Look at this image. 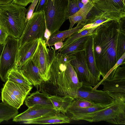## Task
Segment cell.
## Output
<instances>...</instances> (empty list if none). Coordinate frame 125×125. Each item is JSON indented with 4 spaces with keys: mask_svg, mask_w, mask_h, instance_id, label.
I'll return each instance as SVG.
<instances>
[{
    "mask_svg": "<svg viewBox=\"0 0 125 125\" xmlns=\"http://www.w3.org/2000/svg\"><path fill=\"white\" fill-rule=\"evenodd\" d=\"M119 31V21L112 20L99 26L92 34L95 62L103 79L118 61L116 47Z\"/></svg>",
    "mask_w": 125,
    "mask_h": 125,
    "instance_id": "obj_1",
    "label": "cell"
},
{
    "mask_svg": "<svg viewBox=\"0 0 125 125\" xmlns=\"http://www.w3.org/2000/svg\"><path fill=\"white\" fill-rule=\"evenodd\" d=\"M57 53L49 63V80L45 82L52 86L51 95L53 92V95H68L74 99L83 83L79 81L69 62L64 63L62 55L60 52Z\"/></svg>",
    "mask_w": 125,
    "mask_h": 125,
    "instance_id": "obj_2",
    "label": "cell"
},
{
    "mask_svg": "<svg viewBox=\"0 0 125 125\" xmlns=\"http://www.w3.org/2000/svg\"><path fill=\"white\" fill-rule=\"evenodd\" d=\"M26 9L10 2L0 5V26L9 36L19 39L24 29Z\"/></svg>",
    "mask_w": 125,
    "mask_h": 125,
    "instance_id": "obj_3",
    "label": "cell"
},
{
    "mask_svg": "<svg viewBox=\"0 0 125 125\" xmlns=\"http://www.w3.org/2000/svg\"><path fill=\"white\" fill-rule=\"evenodd\" d=\"M68 0H47L43 11L46 29L51 35L59 30L68 18L67 16Z\"/></svg>",
    "mask_w": 125,
    "mask_h": 125,
    "instance_id": "obj_4",
    "label": "cell"
},
{
    "mask_svg": "<svg viewBox=\"0 0 125 125\" xmlns=\"http://www.w3.org/2000/svg\"><path fill=\"white\" fill-rule=\"evenodd\" d=\"M32 86L20 84L8 80L1 89L2 102L17 109L23 104L32 88Z\"/></svg>",
    "mask_w": 125,
    "mask_h": 125,
    "instance_id": "obj_5",
    "label": "cell"
},
{
    "mask_svg": "<svg viewBox=\"0 0 125 125\" xmlns=\"http://www.w3.org/2000/svg\"><path fill=\"white\" fill-rule=\"evenodd\" d=\"M46 29L43 11L34 12L26 21L24 30L19 39V48L27 42L37 39L44 40Z\"/></svg>",
    "mask_w": 125,
    "mask_h": 125,
    "instance_id": "obj_6",
    "label": "cell"
},
{
    "mask_svg": "<svg viewBox=\"0 0 125 125\" xmlns=\"http://www.w3.org/2000/svg\"><path fill=\"white\" fill-rule=\"evenodd\" d=\"M19 42V39L9 36L3 45L0 57V78L5 83L9 72L15 67Z\"/></svg>",
    "mask_w": 125,
    "mask_h": 125,
    "instance_id": "obj_7",
    "label": "cell"
},
{
    "mask_svg": "<svg viewBox=\"0 0 125 125\" xmlns=\"http://www.w3.org/2000/svg\"><path fill=\"white\" fill-rule=\"evenodd\" d=\"M69 57V62L73 68L80 82L93 86L97 89L100 85L102 80L93 76L88 68L85 50L76 53Z\"/></svg>",
    "mask_w": 125,
    "mask_h": 125,
    "instance_id": "obj_8",
    "label": "cell"
},
{
    "mask_svg": "<svg viewBox=\"0 0 125 125\" xmlns=\"http://www.w3.org/2000/svg\"><path fill=\"white\" fill-rule=\"evenodd\" d=\"M105 121L115 124L125 125V103L114 100L109 107L94 113L90 122Z\"/></svg>",
    "mask_w": 125,
    "mask_h": 125,
    "instance_id": "obj_9",
    "label": "cell"
},
{
    "mask_svg": "<svg viewBox=\"0 0 125 125\" xmlns=\"http://www.w3.org/2000/svg\"><path fill=\"white\" fill-rule=\"evenodd\" d=\"M100 84L102 90L108 93L114 100L125 103V73L119 70H115L111 76L102 80Z\"/></svg>",
    "mask_w": 125,
    "mask_h": 125,
    "instance_id": "obj_10",
    "label": "cell"
},
{
    "mask_svg": "<svg viewBox=\"0 0 125 125\" xmlns=\"http://www.w3.org/2000/svg\"><path fill=\"white\" fill-rule=\"evenodd\" d=\"M77 97L83 98L96 105H109L114 101L107 92L94 89L91 86L83 84L78 92Z\"/></svg>",
    "mask_w": 125,
    "mask_h": 125,
    "instance_id": "obj_11",
    "label": "cell"
},
{
    "mask_svg": "<svg viewBox=\"0 0 125 125\" xmlns=\"http://www.w3.org/2000/svg\"><path fill=\"white\" fill-rule=\"evenodd\" d=\"M49 51L47 47L45 40L40 39L38 46L31 58L39 68L41 76L44 82L49 80Z\"/></svg>",
    "mask_w": 125,
    "mask_h": 125,
    "instance_id": "obj_12",
    "label": "cell"
},
{
    "mask_svg": "<svg viewBox=\"0 0 125 125\" xmlns=\"http://www.w3.org/2000/svg\"><path fill=\"white\" fill-rule=\"evenodd\" d=\"M60 113L54 108L35 105L28 108L23 112L13 118L14 122H24L34 120Z\"/></svg>",
    "mask_w": 125,
    "mask_h": 125,
    "instance_id": "obj_13",
    "label": "cell"
},
{
    "mask_svg": "<svg viewBox=\"0 0 125 125\" xmlns=\"http://www.w3.org/2000/svg\"><path fill=\"white\" fill-rule=\"evenodd\" d=\"M114 103L108 105H96L84 108H69L66 114L71 120H84L88 121L94 113L109 107Z\"/></svg>",
    "mask_w": 125,
    "mask_h": 125,
    "instance_id": "obj_14",
    "label": "cell"
},
{
    "mask_svg": "<svg viewBox=\"0 0 125 125\" xmlns=\"http://www.w3.org/2000/svg\"><path fill=\"white\" fill-rule=\"evenodd\" d=\"M40 39L27 42L19 48L14 68H21L29 60L31 59L38 46Z\"/></svg>",
    "mask_w": 125,
    "mask_h": 125,
    "instance_id": "obj_15",
    "label": "cell"
},
{
    "mask_svg": "<svg viewBox=\"0 0 125 125\" xmlns=\"http://www.w3.org/2000/svg\"><path fill=\"white\" fill-rule=\"evenodd\" d=\"M21 70L24 77L36 87L40 86L43 81L39 68L31 59L22 66Z\"/></svg>",
    "mask_w": 125,
    "mask_h": 125,
    "instance_id": "obj_16",
    "label": "cell"
},
{
    "mask_svg": "<svg viewBox=\"0 0 125 125\" xmlns=\"http://www.w3.org/2000/svg\"><path fill=\"white\" fill-rule=\"evenodd\" d=\"M92 1L94 6L110 15L116 21H118L125 17V11L117 8L111 0H94Z\"/></svg>",
    "mask_w": 125,
    "mask_h": 125,
    "instance_id": "obj_17",
    "label": "cell"
},
{
    "mask_svg": "<svg viewBox=\"0 0 125 125\" xmlns=\"http://www.w3.org/2000/svg\"><path fill=\"white\" fill-rule=\"evenodd\" d=\"M85 50L87 64L90 72L94 77L99 80H102L100 79L101 74L95 62L92 34L89 36L85 44Z\"/></svg>",
    "mask_w": 125,
    "mask_h": 125,
    "instance_id": "obj_18",
    "label": "cell"
},
{
    "mask_svg": "<svg viewBox=\"0 0 125 125\" xmlns=\"http://www.w3.org/2000/svg\"><path fill=\"white\" fill-rule=\"evenodd\" d=\"M71 120L67 115L60 113L52 115L23 122L26 124H45L69 123Z\"/></svg>",
    "mask_w": 125,
    "mask_h": 125,
    "instance_id": "obj_19",
    "label": "cell"
},
{
    "mask_svg": "<svg viewBox=\"0 0 125 125\" xmlns=\"http://www.w3.org/2000/svg\"><path fill=\"white\" fill-rule=\"evenodd\" d=\"M24 101L25 104L28 108L35 105H40L54 108L49 96L38 91L27 96Z\"/></svg>",
    "mask_w": 125,
    "mask_h": 125,
    "instance_id": "obj_20",
    "label": "cell"
},
{
    "mask_svg": "<svg viewBox=\"0 0 125 125\" xmlns=\"http://www.w3.org/2000/svg\"><path fill=\"white\" fill-rule=\"evenodd\" d=\"M89 36H86L80 38L66 46L61 48L58 52H59L63 56H69L84 50L85 44Z\"/></svg>",
    "mask_w": 125,
    "mask_h": 125,
    "instance_id": "obj_21",
    "label": "cell"
},
{
    "mask_svg": "<svg viewBox=\"0 0 125 125\" xmlns=\"http://www.w3.org/2000/svg\"><path fill=\"white\" fill-rule=\"evenodd\" d=\"M85 24L77 25L72 29L63 31H57L51 34L46 43L49 46L54 45L55 43L62 41L68 38L74 33L78 32L82 29Z\"/></svg>",
    "mask_w": 125,
    "mask_h": 125,
    "instance_id": "obj_22",
    "label": "cell"
},
{
    "mask_svg": "<svg viewBox=\"0 0 125 125\" xmlns=\"http://www.w3.org/2000/svg\"><path fill=\"white\" fill-rule=\"evenodd\" d=\"M94 5L93 2L89 1L84 7L80 9L75 13L69 17L70 22L69 29H72L75 23L77 24V25L85 24L87 15Z\"/></svg>",
    "mask_w": 125,
    "mask_h": 125,
    "instance_id": "obj_23",
    "label": "cell"
},
{
    "mask_svg": "<svg viewBox=\"0 0 125 125\" xmlns=\"http://www.w3.org/2000/svg\"><path fill=\"white\" fill-rule=\"evenodd\" d=\"M55 110L65 115L69 107L74 99L68 95L60 96L57 95L49 96Z\"/></svg>",
    "mask_w": 125,
    "mask_h": 125,
    "instance_id": "obj_24",
    "label": "cell"
},
{
    "mask_svg": "<svg viewBox=\"0 0 125 125\" xmlns=\"http://www.w3.org/2000/svg\"><path fill=\"white\" fill-rule=\"evenodd\" d=\"M18 109L2 102L0 103V123L8 121L18 115Z\"/></svg>",
    "mask_w": 125,
    "mask_h": 125,
    "instance_id": "obj_25",
    "label": "cell"
},
{
    "mask_svg": "<svg viewBox=\"0 0 125 125\" xmlns=\"http://www.w3.org/2000/svg\"><path fill=\"white\" fill-rule=\"evenodd\" d=\"M8 80L17 83L28 85L32 86V84L22 74L21 68H14L9 72Z\"/></svg>",
    "mask_w": 125,
    "mask_h": 125,
    "instance_id": "obj_26",
    "label": "cell"
},
{
    "mask_svg": "<svg viewBox=\"0 0 125 125\" xmlns=\"http://www.w3.org/2000/svg\"><path fill=\"white\" fill-rule=\"evenodd\" d=\"M98 26L90 29H86L79 32H77L74 33L66 40L63 43V45L62 47L66 46L80 38L93 34L97 29Z\"/></svg>",
    "mask_w": 125,
    "mask_h": 125,
    "instance_id": "obj_27",
    "label": "cell"
},
{
    "mask_svg": "<svg viewBox=\"0 0 125 125\" xmlns=\"http://www.w3.org/2000/svg\"><path fill=\"white\" fill-rule=\"evenodd\" d=\"M125 33L119 31L117 44V61L125 52Z\"/></svg>",
    "mask_w": 125,
    "mask_h": 125,
    "instance_id": "obj_28",
    "label": "cell"
},
{
    "mask_svg": "<svg viewBox=\"0 0 125 125\" xmlns=\"http://www.w3.org/2000/svg\"><path fill=\"white\" fill-rule=\"evenodd\" d=\"M96 105L84 99L77 97L74 99L69 108H84Z\"/></svg>",
    "mask_w": 125,
    "mask_h": 125,
    "instance_id": "obj_29",
    "label": "cell"
},
{
    "mask_svg": "<svg viewBox=\"0 0 125 125\" xmlns=\"http://www.w3.org/2000/svg\"><path fill=\"white\" fill-rule=\"evenodd\" d=\"M77 1V0H68L67 13L68 18L80 9L78 6Z\"/></svg>",
    "mask_w": 125,
    "mask_h": 125,
    "instance_id": "obj_30",
    "label": "cell"
},
{
    "mask_svg": "<svg viewBox=\"0 0 125 125\" xmlns=\"http://www.w3.org/2000/svg\"><path fill=\"white\" fill-rule=\"evenodd\" d=\"M39 0H33L28 8L26 9V21L31 17Z\"/></svg>",
    "mask_w": 125,
    "mask_h": 125,
    "instance_id": "obj_31",
    "label": "cell"
},
{
    "mask_svg": "<svg viewBox=\"0 0 125 125\" xmlns=\"http://www.w3.org/2000/svg\"><path fill=\"white\" fill-rule=\"evenodd\" d=\"M9 35L0 26V45H4Z\"/></svg>",
    "mask_w": 125,
    "mask_h": 125,
    "instance_id": "obj_32",
    "label": "cell"
},
{
    "mask_svg": "<svg viewBox=\"0 0 125 125\" xmlns=\"http://www.w3.org/2000/svg\"><path fill=\"white\" fill-rule=\"evenodd\" d=\"M115 5L122 11H125V0H111Z\"/></svg>",
    "mask_w": 125,
    "mask_h": 125,
    "instance_id": "obj_33",
    "label": "cell"
},
{
    "mask_svg": "<svg viewBox=\"0 0 125 125\" xmlns=\"http://www.w3.org/2000/svg\"><path fill=\"white\" fill-rule=\"evenodd\" d=\"M33 0H13L12 3L23 6H26L30 3H32Z\"/></svg>",
    "mask_w": 125,
    "mask_h": 125,
    "instance_id": "obj_34",
    "label": "cell"
},
{
    "mask_svg": "<svg viewBox=\"0 0 125 125\" xmlns=\"http://www.w3.org/2000/svg\"><path fill=\"white\" fill-rule=\"evenodd\" d=\"M47 0H39L37 5L36 6L34 12H36L42 10L43 6Z\"/></svg>",
    "mask_w": 125,
    "mask_h": 125,
    "instance_id": "obj_35",
    "label": "cell"
},
{
    "mask_svg": "<svg viewBox=\"0 0 125 125\" xmlns=\"http://www.w3.org/2000/svg\"><path fill=\"white\" fill-rule=\"evenodd\" d=\"M125 17L121 18L119 21L120 31L125 33Z\"/></svg>",
    "mask_w": 125,
    "mask_h": 125,
    "instance_id": "obj_36",
    "label": "cell"
},
{
    "mask_svg": "<svg viewBox=\"0 0 125 125\" xmlns=\"http://www.w3.org/2000/svg\"><path fill=\"white\" fill-rule=\"evenodd\" d=\"M63 43L62 41L59 42L55 43L54 45L55 47V50H56L62 48L63 46Z\"/></svg>",
    "mask_w": 125,
    "mask_h": 125,
    "instance_id": "obj_37",
    "label": "cell"
},
{
    "mask_svg": "<svg viewBox=\"0 0 125 125\" xmlns=\"http://www.w3.org/2000/svg\"><path fill=\"white\" fill-rule=\"evenodd\" d=\"M13 0H0V5L5 4L11 2Z\"/></svg>",
    "mask_w": 125,
    "mask_h": 125,
    "instance_id": "obj_38",
    "label": "cell"
},
{
    "mask_svg": "<svg viewBox=\"0 0 125 125\" xmlns=\"http://www.w3.org/2000/svg\"><path fill=\"white\" fill-rule=\"evenodd\" d=\"M77 1L78 6L80 9L84 7L85 5L82 2L81 0H77Z\"/></svg>",
    "mask_w": 125,
    "mask_h": 125,
    "instance_id": "obj_39",
    "label": "cell"
},
{
    "mask_svg": "<svg viewBox=\"0 0 125 125\" xmlns=\"http://www.w3.org/2000/svg\"><path fill=\"white\" fill-rule=\"evenodd\" d=\"M89 0H81V2L83 3L85 5L89 2Z\"/></svg>",
    "mask_w": 125,
    "mask_h": 125,
    "instance_id": "obj_40",
    "label": "cell"
},
{
    "mask_svg": "<svg viewBox=\"0 0 125 125\" xmlns=\"http://www.w3.org/2000/svg\"><path fill=\"white\" fill-rule=\"evenodd\" d=\"M3 45H0V55L1 54V51L2 50L3 47Z\"/></svg>",
    "mask_w": 125,
    "mask_h": 125,
    "instance_id": "obj_41",
    "label": "cell"
},
{
    "mask_svg": "<svg viewBox=\"0 0 125 125\" xmlns=\"http://www.w3.org/2000/svg\"><path fill=\"white\" fill-rule=\"evenodd\" d=\"M89 0L91 1H93V0Z\"/></svg>",
    "mask_w": 125,
    "mask_h": 125,
    "instance_id": "obj_42",
    "label": "cell"
},
{
    "mask_svg": "<svg viewBox=\"0 0 125 125\" xmlns=\"http://www.w3.org/2000/svg\"></svg>",
    "mask_w": 125,
    "mask_h": 125,
    "instance_id": "obj_43",
    "label": "cell"
},
{
    "mask_svg": "<svg viewBox=\"0 0 125 125\" xmlns=\"http://www.w3.org/2000/svg\"></svg>",
    "mask_w": 125,
    "mask_h": 125,
    "instance_id": "obj_44",
    "label": "cell"
}]
</instances>
